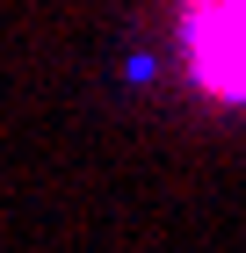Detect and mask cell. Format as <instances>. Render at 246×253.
<instances>
[{
	"mask_svg": "<svg viewBox=\"0 0 246 253\" xmlns=\"http://www.w3.org/2000/svg\"><path fill=\"white\" fill-rule=\"evenodd\" d=\"M174 43H181V73L203 101L246 109V0H181Z\"/></svg>",
	"mask_w": 246,
	"mask_h": 253,
	"instance_id": "obj_1",
	"label": "cell"
}]
</instances>
